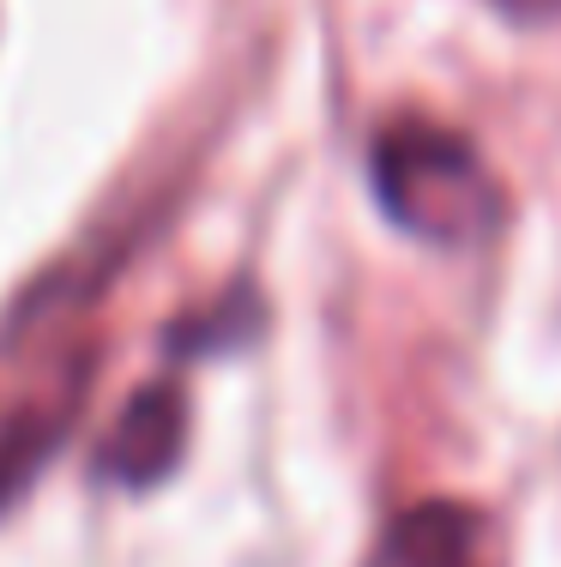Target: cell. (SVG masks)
Instances as JSON below:
<instances>
[{
	"label": "cell",
	"instance_id": "cell-1",
	"mask_svg": "<svg viewBox=\"0 0 561 567\" xmlns=\"http://www.w3.org/2000/svg\"><path fill=\"white\" fill-rule=\"evenodd\" d=\"M374 194L398 229L435 248L484 241L507 212L477 145L435 121H393L374 140Z\"/></svg>",
	"mask_w": 561,
	"mask_h": 567
},
{
	"label": "cell",
	"instance_id": "cell-2",
	"mask_svg": "<svg viewBox=\"0 0 561 567\" xmlns=\"http://www.w3.org/2000/svg\"><path fill=\"white\" fill-rule=\"evenodd\" d=\"M368 567H507V544L484 507L423 502L386 525Z\"/></svg>",
	"mask_w": 561,
	"mask_h": 567
},
{
	"label": "cell",
	"instance_id": "cell-3",
	"mask_svg": "<svg viewBox=\"0 0 561 567\" xmlns=\"http://www.w3.org/2000/svg\"><path fill=\"white\" fill-rule=\"evenodd\" d=\"M187 453V393L176 381L145 386L139 399H127V411L115 416V429L97 447V471L122 489H152Z\"/></svg>",
	"mask_w": 561,
	"mask_h": 567
},
{
	"label": "cell",
	"instance_id": "cell-4",
	"mask_svg": "<svg viewBox=\"0 0 561 567\" xmlns=\"http://www.w3.org/2000/svg\"><path fill=\"white\" fill-rule=\"evenodd\" d=\"M79 411H85V362H66L55 381L31 386V399L0 423V507L37 483Z\"/></svg>",
	"mask_w": 561,
	"mask_h": 567
}]
</instances>
